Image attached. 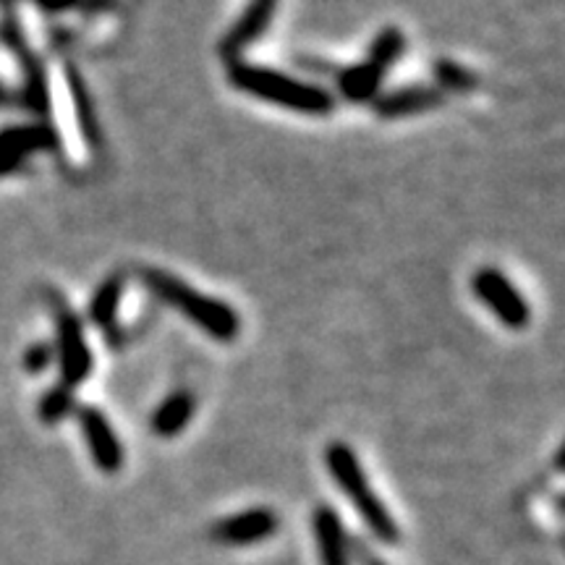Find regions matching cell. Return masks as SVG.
Instances as JSON below:
<instances>
[{
	"label": "cell",
	"mask_w": 565,
	"mask_h": 565,
	"mask_svg": "<svg viewBox=\"0 0 565 565\" xmlns=\"http://www.w3.org/2000/svg\"><path fill=\"white\" fill-rule=\"evenodd\" d=\"M79 424L84 437H87V448L97 469L105 471V475H116L124 466V448L118 443V435L108 422V416L100 408L84 406L79 412Z\"/></svg>",
	"instance_id": "8"
},
{
	"label": "cell",
	"mask_w": 565,
	"mask_h": 565,
	"mask_svg": "<svg viewBox=\"0 0 565 565\" xmlns=\"http://www.w3.org/2000/svg\"><path fill=\"white\" fill-rule=\"evenodd\" d=\"M68 92H71V100H74V113H76V121H79V129L84 134V139L89 145H100V129H97V116L95 108H92L89 100V92L84 87V79L76 74L74 68H68Z\"/></svg>",
	"instance_id": "15"
},
{
	"label": "cell",
	"mask_w": 565,
	"mask_h": 565,
	"mask_svg": "<svg viewBox=\"0 0 565 565\" xmlns=\"http://www.w3.org/2000/svg\"><path fill=\"white\" fill-rule=\"evenodd\" d=\"M228 79L233 87L244 95L257 97L263 103H273L278 108L303 113V116H328L333 113V97L317 84L294 79L280 71L252 66V63L236 61L228 66Z\"/></svg>",
	"instance_id": "2"
},
{
	"label": "cell",
	"mask_w": 565,
	"mask_h": 565,
	"mask_svg": "<svg viewBox=\"0 0 565 565\" xmlns=\"http://www.w3.org/2000/svg\"><path fill=\"white\" fill-rule=\"evenodd\" d=\"M121 299H124V278L121 275H110L108 280L100 282V288H97L89 301L92 324H97V328L105 330V333L113 330L118 309H121Z\"/></svg>",
	"instance_id": "14"
},
{
	"label": "cell",
	"mask_w": 565,
	"mask_h": 565,
	"mask_svg": "<svg viewBox=\"0 0 565 565\" xmlns=\"http://www.w3.org/2000/svg\"><path fill=\"white\" fill-rule=\"evenodd\" d=\"M406 40L404 32L395 30V26H387L374 38V42L366 51L364 61L356 63V66L343 68L338 74V89L349 103H370L374 95L380 92V84H383L385 74L391 71L395 61L404 55Z\"/></svg>",
	"instance_id": "4"
},
{
	"label": "cell",
	"mask_w": 565,
	"mask_h": 565,
	"mask_svg": "<svg viewBox=\"0 0 565 565\" xmlns=\"http://www.w3.org/2000/svg\"><path fill=\"white\" fill-rule=\"evenodd\" d=\"M141 282L158 296L162 303L173 307L181 317L194 322L196 328L204 330L212 341L231 343L236 341L238 330H242V320H238L236 309L221 299H212L196 291L194 286L183 282L175 275L166 270H141Z\"/></svg>",
	"instance_id": "1"
},
{
	"label": "cell",
	"mask_w": 565,
	"mask_h": 565,
	"mask_svg": "<svg viewBox=\"0 0 565 565\" xmlns=\"http://www.w3.org/2000/svg\"><path fill=\"white\" fill-rule=\"evenodd\" d=\"M445 103V92L437 87H406L374 100V113L380 118H406L416 113H427L440 108Z\"/></svg>",
	"instance_id": "11"
},
{
	"label": "cell",
	"mask_w": 565,
	"mask_h": 565,
	"mask_svg": "<svg viewBox=\"0 0 565 565\" xmlns=\"http://www.w3.org/2000/svg\"><path fill=\"white\" fill-rule=\"evenodd\" d=\"M74 412V391L66 385H55L45 393V398L40 401V419L47 424L61 422L63 416Z\"/></svg>",
	"instance_id": "17"
},
{
	"label": "cell",
	"mask_w": 565,
	"mask_h": 565,
	"mask_svg": "<svg viewBox=\"0 0 565 565\" xmlns=\"http://www.w3.org/2000/svg\"><path fill=\"white\" fill-rule=\"evenodd\" d=\"M58 137L51 126H24V129L0 131V175L17 171L30 154L40 150H53Z\"/></svg>",
	"instance_id": "9"
},
{
	"label": "cell",
	"mask_w": 565,
	"mask_h": 565,
	"mask_svg": "<svg viewBox=\"0 0 565 565\" xmlns=\"http://www.w3.org/2000/svg\"><path fill=\"white\" fill-rule=\"evenodd\" d=\"M196 408L194 395L189 391H175L168 395L152 414V433L160 437H175L192 422Z\"/></svg>",
	"instance_id": "13"
},
{
	"label": "cell",
	"mask_w": 565,
	"mask_h": 565,
	"mask_svg": "<svg viewBox=\"0 0 565 565\" xmlns=\"http://www.w3.org/2000/svg\"><path fill=\"white\" fill-rule=\"evenodd\" d=\"M312 521H315L317 545H320L322 565H349V557H345L343 526L333 508L320 505L315 511Z\"/></svg>",
	"instance_id": "12"
},
{
	"label": "cell",
	"mask_w": 565,
	"mask_h": 565,
	"mask_svg": "<svg viewBox=\"0 0 565 565\" xmlns=\"http://www.w3.org/2000/svg\"><path fill=\"white\" fill-rule=\"evenodd\" d=\"M433 74L437 79V89L448 92H469L477 87V76L469 68H463L461 63L454 61H435Z\"/></svg>",
	"instance_id": "16"
},
{
	"label": "cell",
	"mask_w": 565,
	"mask_h": 565,
	"mask_svg": "<svg viewBox=\"0 0 565 565\" xmlns=\"http://www.w3.org/2000/svg\"><path fill=\"white\" fill-rule=\"evenodd\" d=\"M278 529V519L267 508H252V511H242L236 515H228L221 524L212 529V536L223 545H254V542H263L267 536L275 534Z\"/></svg>",
	"instance_id": "10"
},
{
	"label": "cell",
	"mask_w": 565,
	"mask_h": 565,
	"mask_svg": "<svg viewBox=\"0 0 565 565\" xmlns=\"http://www.w3.org/2000/svg\"><path fill=\"white\" fill-rule=\"evenodd\" d=\"M324 463H328L330 477L335 479L341 492L351 500V505L362 515L364 524L370 526V532L377 540H383L385 545H395L401 540V529L395 524L391 511L383 505V500L374 494L356 454L345 443H333L324 450Z\"/></svg>",
	"instance_id": "3"
},
{
	"label": "cell",
	"mask_w": 565,
	"mask_h": 565,
	"mask_svg": "<svg viewBox=\"0 0 565 565\" xmlns=\"http://www.w3.org/2000/svg\"><path fill=\"white\" fill-rule=\"evenodd\" d=\"M275 11H278V0H252V3L246 6L242 17L236 19V24L223 34L221 47H217V53H221V58L228 63V66L242 58L246 47H252L254 42L270 30Z\"/></svg>",
	"instance_id": "7"
},
{
	"label": "cell",
	"mask_w": 565,
	"mask_h": 565,
	"mask_svg": "<svg viewBox=\"0 0 565 565\" xmlns=\"http://www.w3.org/2000/svg\"><path fill=\"white\" fill-rule=\"evenodd\" d=\"M366 565H385L383 561H374V557H366Z\"/></svg>",
	"instance_id": "20"
},
{
	"label": "cell",
	"mask_w": 565,
	"mask_h": 565,
	"mask_svg": "<svg viewBox=\"0 0 565 565\" xmlns=\"http://www.w3.org/2000/svg\"><path fill=\"white\" fill-rule=\"evenodd\" d=\"M53 356H55V351H53L51 343H38V345H32V349L26 351V356H24L26 372L38 374V372H42V370H47V366H51V362H53Z\"/></svg>",
	"instance_id": "18"
},
{
	"label": "cell",
	"mask_w": 565,
	"mask_h": 565,
	"mask_svg": "<svg viewBox=\"0 0 565 565\" xmlns=\"http://www.w3.org/2000/svg\"><path fill=\"white\" fill-rule=\"evenodd\" d=\"M471 288H475L477 299L484 301L487 309H490L505 328L524 330L529 320H532L529 301L521 296L519 288H515L503 273L494 270V267H479L475 278H471Z\"/></svg>",
	"instance_id": "6"
},
{
	"label": "cell",
	"mask_w": 565,
	"mask_h": 565,
	"mask_svg": "<svg viewBox=\"0 0 565 565\" xmlns=\"http://www.w3.org/2000/svg\"><path fill=\"white\" fill-rule=\"evenodd\" d=\"M55 309V356L61 362V374L63 383L74 391L76 385L87 383L92 374V351L87 345V338H84L82 322L76 317L74 309L68 307L66 301L55 296L53 299Z\"/></svg>",
	"instance_id": "5"
},
{
	"label": "cell",
	"mask_w": 565,
	"mask_h": 565,
	"mask_svg": "<svg viewBox=\"0 0 565 565\" xmlns=\"http://www.w3.org/2000/svg\"><path fill=\"white\" fill-rule=\"evenodd\" d=\"M40 6H42V9H45V11L58 13V11L71 9V6H76V0H40Z\"/></svg>",
	"instance_id": "19"
}]
</instances>
